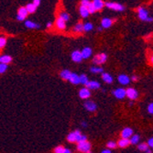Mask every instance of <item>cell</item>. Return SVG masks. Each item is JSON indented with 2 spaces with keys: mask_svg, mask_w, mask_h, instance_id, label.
<instances>
[{
  "mask_svg": "<svg viewBox=\"0 0 153 153\" xmlns=\"http://www.w3.org/2000/svg\"><path fill=\"white\" fill-rule=\"evenodd\" d=\"M71 74H72V72H71L69 70H63V71H61V73H60L61 77L63 80H69Z\"/></svg>",
  "mask_w": 153,
  "mask_h": 153,
  "instance_id": "cell-24",
  "label": "cell"
},
{
  "mask_svg": "<svg viewBox=\"0 0 153 153\" xmlns=\"http://www.w3.org/2000/svg\"><path fill=\"white\" fill-rule=\"evenodd\" d=\"M148 112L151 115H153V103H150L148 105Z\"/></svg>",
  "mask_w": 153,
  "mask_h": 153,
  "instance_id": "cell-41",
  "label": "cell"
},
{
  "mask_svg": "<svg viewBox=\"0 0 153 153\" xmlns=\"http://www.w3.org/2000/svg\"><path fill=\"white\" fill-rule=\"evenodd\" d=\"M93 29H94V26L90 22H87V23L83 24V31H91Z\"/></svg>",
  "mask_w": 153,
  "mask_h": 153,
  "instance_id": "cell-35",
  "label": "cell"
},
{
  "mask_svg": "<svg viewBox=\"0 0 153 153\" xmlns=\"http://www.w3.org/2000/svg\"><path fill=\"white\" fill-rule=\"evenodd\" d=\"M149 61H150V63H151V64L153 65V55H152V56L150 57V59H149Z\"/></svg>",
  "mask_w": 153,
  "mask_h": 153,
  "instance_id": "cell-49",
  "label": "cell"
},
{
  "mask_svg": "<svg viewBox=\"0 0 153 153\" xmlns=\"http://www.w3.org/2000/svg\"><path fill=\"white\" fill-rule=\"evenodd\" d=\"M102 79L106 83H113V77L107 72H103L102 73Z\"/></svg>",
  "mask_w": 153,
  "mask_h": 153,
  "instance_id": "cell-21",
  "label": "cell"
},
{
  "mask_svg": "<svg viewBox=\"0 0 153 153\" xmlns=\"http://www.w3.org/2000/svg\"><path fill=\"white\" fill-rule=\"evenodd\" d=\"M81 54H82V58H83V59H88V58L91 57V55H92V49H91V48H88V47H86V48H84V49L81 51Z\"/></svg>",
  "mask_w": 153,
  "mask_h": 153,
  "instance_id": "cell-17",
  "label": "cell"
},
{
  "mask_svg": "<svg viewBox=\"0 0 153 153\" xmlns=\"http://www.w3.org/2000/svg\"><path fill=\"white\" fill-rule=\"evenodd\" d=\"M138 77L137 75H133L132 77H131L130 80H132V81H138Z\"/></svg>",
  "mask_w": 153,
  "mask_h": 153,
  "instance_id": "cell-44",
  "label": "cell"
},
{
  "mask_svg": "<svg viewBox=\"0 0 153 153\" xmlns=\"http://www.w3.org/2000/svg\"><path fill=\"white\" fill-rule=\"evenodd\" d=\"M126 96H127L130 100H136L137 98L138 97V93L136 89L134 88H131V87H129V88H127L126 90Z\"/></svg>",
  "mask_w": 153,
  "mask_h": 153,
  "instance_id": "cell-5",
  "label": "cell"
},
{
  "mask_svg": "<svg viewBox=\"0 0 153 153\" xmlns=\"http://www.w3.org/2000/svg\"><path fill=\"white\" fill-rule=\"evenodd\" d=\"M67 140L70 142V143H74V142H76V139H75V135L73 132H71L68 134L67 136Z\"/></svg>",
  "mask_w": 153,
  "mask_h": 153,
  "instance_id": "cell-34",
  "label": "cell"
},
{
  "mask_svg": "<svg viewBox=\"0 0 153 153\" xmlns=\"http://www.w3.org/2000/svg\"><path fill=\"white\" fill-rule=\"evenodd\" d=\"M90 95H91V92L88 88H86V87L82 88L79 92V96L82 98V99H88Z\"/></svg>",
  "mask_w": 153,
  "mask_h": 153,
  "instance_id": "cell-11",
  "label": "cell"
},
{
  "mask_svg": "<svg viewBox=\"0 0 153 153\" xmlns=\"http://www.w3.org/2000/svg\"><path fill=\"white\" fill-rule=\"evenodd\" d=\"M88 153H94V152H92V151H89Z\"/></svg>",
  "mask_w": 153,
  "mask_h": 153,
  "instance_id": "cell-54",
  "label": "cell"
},
{
  "mask_svg": "<svg viewBox=\"0 0 153 153\" xmlns=\"http://www.w3.org/2000/svg\"><path fill=\"white\" fill-rule=\"evenodd\" d=\"M81 124H82V126H83V127H86V126H87V125H86V123H85V122H82V123H81Z\"/></svg>",
  "mask_w": 153,
  "mask_h": 153,
  "instance_id": "cell-50",
  "label": "cell"
},
{
  "mask_svg": "<svg viewBox=\"0 0 153 153\" xmlns=\"http://www.w3.org/2000/svg\"><path fill=\"white\" fill-rule=\"evenodd\" d=\"M113 25V20L111 18H105L102 19V28L103 29H108L110 28Z\"/></svg>",
  "mask_w": 153,
  "mask_h": 153,
  "instance_id": "cell-16",
  "label": "cell"
},
{
  "mask_svg": "<svg viewBox=\"0 0 153 153\" xmlns=\"http://www.w3.org/2000/svg\"><path fill=\"white\" fill-rule=\"evenodd\" d=\"M117 146L120 147V148H127L130 145V141L129 139H126V138H121L119 139L118 142H117Z\"/></svg>",
  "mask_w": 153,
  "mask_h": 153,
  "instance_id": "cell-20",
  "label": "cell"
},
{
  "mask_svg": "<svg viewBox=\"0 0 153 153\" xmlns=\"http://www.w3.org/2000/svg\"><path fill=\"white\" fill-rule=\"evenodd\" d=\"M90 3H91V1H89V0H83V1L81 2V6L87 7L90 5Z\"/></svg>",
  "mask_w": 153,
  "mask_h": 153,
  "instance_id": "cell-40",
  "label": "cell"
},
{
  "mask_svg": "<svg viewBox=\"0 0 153 153\" xmlns=\"http://www.w3.org/2000/svg\"><path fill=\"white\" fill-rule=\"evenodd\" d=\"M72 60L74 61V62H81L83 58H82V54H81V51L76 50L74 51H72Z\"/></svg>",
  "mask_w": 153,
  "mask_h": 153,
  "instance_id": "cell-10",
  "label": "cell"
},
{
  "mask_svg": "<svg viewBox=\"0 0 153 153\" xmlns=\"http://www.w3.org/2000/svg\"><path fill=\"white\" fill-rule=\"evenodd\" d=\"M95 11H100V10L104 7L105 6V3L102 1V0H94V1L92 2Z\"/></svg>",
  "mask_w": 153,
  "mask_h": 153,
  "instance_id": "cell-15",
  "label": "cell"
},
{
  "mask_svg": "<svg viewBox=\"0 0 153 153\" xmlns=\"http://www.w3.org/2000/svg\"><path fill=\"white\" fill-rule=\"evenodd\" d=\"M12 61V57L9 56V55H2L0 56V63L2 64H7V63H10Z\"/></svg>",
  "mask_w": 153,
  "mask_h": 153,
  "instance_id": "cell-22",
  "label": "cell"
},
{
  "mask_svg": "<svg viewBox=\"0 0 153 153\" xmlns=\"http://www.w3.org/2000/svg\"><path fill=\"white\" fill-rule=\"evenodd\" d=\"M25 26L28 28V29H40V26L35 22H33V21L31 20H26L25 21Z\"/></svg>",
  "mask_w": 153,
  "mask_h": 153,
  "instance_id": "cell-23",
  "label": "cell"
},
{
  "mask_svg": "<svg viewBox=\"0 0 153 153\" xmlns=\"http://www.w3.org/2000/svg\"><path fill=\"white\" fill-rule=\"evenodd\" d=\"M7 44V39L4 37H0V50H2Z\"/></svg>",
  "mask_w": 153,
  "mask_h": 153,
  "instance_id": "cell-36",
  "label": "cell"
},
{
  "mask_svg": "<svg viewBox=\"0 0 153 153\" xmlns=\"http://www.w3.org/2000/svg\"><path fill=\"white\" fill-rule=\"evenodd\" d=\"M80 83H82L83 85H86L87 83H89V79H88V77H87V76H86L85 74H82V75H80Z\"/></svg>",
  "mask_w": 153,
  "mask_h": 153,
  "instance_id": "cell-31",
  "label": "cell"
},
{
  "mask_svg": "<svg viewBox=\"0 0 153 153\" xmlns=\"http://www.w3.org/2000/svg\"><path fill=\"white\" fill-rule=\"evenodd\" d=\"M84 107L87 111H89V112H94L96 111V109H97V105L94 102V101H86L84 103Z\"/></svg>",
  "mask_w": 153,
  "mask_h": 153,
  "instance_id": "cell-7",
  "label": "cell"
},
{
  "mask_svg": "<svg viewBox=\"0 0 153 153\" xmlns=\"http://www.w3.org/2000/svg\"><path fill=\"white\" fill-rule=\"evenodd\" d=\"M91 148H92L91 143H90V142L87 141V140L79 142L78 145H77V149H78V151H80V152H82V153H88L89 151H91Z\"/></svg>",
  "mask_w": 153,
  "mask_h": 153,
  "instance_id": "cell-1",
  "label": "cell"
},
{
  "mask_svg": "<svg viewBox=\"0 0 153 153\" xmlns=\"http://www.w3.org/2000/svg\"><path fill=\"white\" fill-rule=\"evenodd\" d=\"M147 145L149 146V148L153 149V137H152V138H149Z\"/></svg>",
  "mask_w": 153,
  "mask_h": 153,
  "instance_id": "cell-42",
  "label": "cell"
},
{
  "mask_svg": "<svg viewBox=\"0 0 153 153\" xmlns=\"http://www.w3.org/2000/svg\"><path fill=\"white\" fill-rule=\"evenodd\" d=\"M51 26H52V23L51 22H48L47 23V28H51Z\"/></svg>",
  "mask_w": 153,
  "mask_h": 153,
  "instance_id": "cell-48",
  "label": "cell"
},
{
  "mask_svg": "<svg viewBox=\"0 0 153 153\" xmlns=\"http://www.w3.org/2000/svg\"><path fill=\"white\" fill-rule=\"evenodd\" d=\"M106 60H107V55L105 53H99L93 59V63L96 64V66H97V65H99V64L105 63L106 61Z\"/></svg>",
  "mask_w": 153,
  "mask_h": 153,
  "instance_id": "cell-3",
  "label": "cell"
},
{
  "mask_svg": "<svg viewBox=\"0 0 153 153\" xmlns=\"http://www.w3.org/2000/svg\"><path fill=\"white\" fill-rule=\"evenodd\" d=\"M105 6L110 9L116 10V11H124L125 10V7L123 5L116 3V2H105Z\"/></svg>",
  "mask_w": 153,
  "mask_h": 153,
  "instance_id": "cell-2",
  "label": "cell"
},
{
  "mask_svg": "<svg viewBox=\"0 0 153 153\" xmlns=\"http://www.w3.org/2000/svg\"><path fill=\"white\" fill-rule=\"evenodd\" d=\"M101 153H112V152H111V150H110V149H104Z\"/></svg>",
  "mask_w": 153,
  "mask_h": 153,
  "instance_id": "cell-45",
  "label": "cell"
},
{
  "mask_svg": "<svg viewBox=\"0 0 153 153\" xmlns=\"http://www.w3.org/2000/svg\"><path fill=\"white\" fill-rule=\"evenodd\" d=\"M117 80H118V82L120 83L123 84V85H127L129 83V82H130V78L128 77L127 75H126V74H120L118 76Z\"/></svg>",
  "mask_w": 153,
  "mask_h": 153,
  "instance_id": "cell-14",
  "label": "cell"
},
{
  "mask_svg": "<svg viewBox=\"0 0 153 153\" xmlns=\"http://www.w3.org/2000/svg\"><path fill=\"white\" fill-rule=\"evenodd\" d=\"M73 133H74V135H75V139H76V142H77V143H79V142H82V141L87 140L86 136L82 135V133H81L80 130H74Z\"/></svg>",
  "mask_w": 153,
  "mask_h": 153,
  "instance_id": "cell-12",
  "label": "cell"
},
{
  "mask_svg": "<svg viewBox=\"0 0 153 153\" xmlns=\"http://www.w3.org/2000/svg\"><path fill=\"white\" fill-rule=\"evenodd\" d=\"M139 139H140V137L137 134L133 135L132 137H131L129 138V141H130V144H132V145H137L138 144V142H139Z\"/></svg>",
  "mask_w": 153,
  "mask_h": 153,
  "instance_id": "cell-25",
  "label": "cell"
},
{
  "mask_svg": "<svg viewBox=\"0 0 153 153\" xmlns=\"http://www.w3.org/2000/svg\"><path fill=\"white\" fill-rule=\"evenodd\" d=\"M133 135H134V134H133V129L130 128V127H125V128L121 131V138H122L129 139Z\"/></svg>",
  "mask_w": 153,
  "mask_h": 153,
  "instance_id": "cell-8",
  "label": "cell"
},
{
  "mask_svg": "<svg viewBox=\"0 0 153 153\" xmlns=\"http://www.w3.org/2000/svg\"><path fill=\"white\" fill-rule=\"evenodd\" d=\"M59 18H61L62 20H64L65 22H66V21H68V20H70V15L67 12H64V11H62V12L60 13Z\"/></svg>",
  "mask_w": 153,
  "mask_h": 153,
  "instance_id": "cell-30",
  "label": "cell"
},
{
  "mask_svg": "<svg viewBox=\"0 0 153 153\" xmlns=\"http://www.w3.org/2000/svg\"><path fill=\"white\" fill-rule=\"evenodd\" d=\"M106 147L108 148V149H114L117 147V144H116V142L115 141H108L107 142V144H106Z\"/></svg>",
  "mask_w": 153,
  "mask_h": 153,
  "instance_id": "cell-33",
  "label": "cell"
},
{
  "mask_svg": "<svg viewBox=\"0 0 153 153\" xmlns=\"http://www.w3.org/2000/svg\"><path fill=\"white\" fill-rule=\"evenodd\" d=\"M29 15L26 7H20L18 10V15H17V19L18 21H23Z\"/></svg>",
  "mask_w": 153,
  "mask_h": 153,
  "instance_id": "cell-4",
  "label": "cell"
},
{
  "mask_svg": "<svg viewBox=\"0 0 153 153\" xmlns=\"http://www.w3.org/2000/svg\"><path fill=\"white\" fill-rule=\"evenodd\" d=\"M147 21H149V22H152V21H153V18L149 17V18H148V19H147Z\"/></svg>",
  "mask_w": 153,
  "mask_h": 153,
  "instance_id": "cell-47",
  "label": "cell"
},
{
  "mask_svg": "<svg viewBox=\"0 0 153 153\" xmlns=\"http://www.w3.org/2000/svg\"><path fill=\"white\" fill-rule=\"evenodd\" d=\"M73 31L74 32H77V33H81L82 31H83V24L79 22L75 25V27L73 28Z\"/></svg>",
  "mask_w": 153,
  "mask_h": 153,
  "instance_id": "cell-28",
  "label": "cell"
},
{
  "mask_svg": "<svg viewBox=\"0 0 153 153\" xmlns=\"http://www.w3.org/2000/svg\"><path fill=\"white\" fill-rule=\"evenodd\" d=\"M138 18L142 21H147L149 18V12L143 7H138Z\"/></svg>",
  "mask_w": 153,
  "mask_h": 153,
  "instance_id": "cell-6",
  "label": "cell"
},
{
  "mask_svg": "<svg viewBox=\"0 0 153 153\" xmlns=\"http://www.w3.org/2000/svg\"><path fill=\"white\" fill-rule=\"evenodd\" d=\"M69 81L72 83V84H79L80 83V76L76 73H72L71 74Z\"/></svg>",
  "mask_w": 153,
  "mask_h": 153,
  "instance_id": "cell-18",
  "label": "cell"
},
{
  "mask_svg": "<svg viewBox=\"0 0 153 153\" xmlns=\"http://www.w3.org/2000/svg\"><path fill=\"white\" fill-rule=\"evenodd\" d=\"M90 71L93 72V73H103L104 70L102 67H99V66H93L90 68Z\"/></svg>",
  "mask_w": 153,
  "mask_h": 153,
  "instance_id": "cell-29",
  "label": "cell"
},
{
  "mask_svg": "<svg viewBox=\"0 0 153 153\" xmlns=\"http://www.w3.org/2000/svg\"><path fill=\"white\" fill-rule=\"evenodd\" d=\"M26 9H27V11H28V13L29 14H32V13H35V11H36V9H37V7L32 4V3H29V4H28L27 6H26Z\"/></svg>",
  "mask_w": 153,
  "mask_h": 153,
  "instance_id": "cell-27",
  "label": "cell"
},
{
  "mask_svg": "<svg viewBox=\"0 0 153 153\" xmlns=\"http://www.w3.org/2000/svg\"><path fill=\"white\" fill-rule=\"evenodd\" d=\"M63 153H72V151L69 149H65L64 151H63Z\"/></svg>",
  "mask_w": 153,
  "mask_h": 153,
  "instance_id": "cell-46",
  "label": "cell"
},
{
  "mask_svg": "<svg viewBox=\"0 0 153 153\" xmlns=\"http://www.w3.org/2000/svg\"><path fill=\"white\" fill-rule=\"evenodd\" d=\"M56 27L58 29H61V30H63L66 28V22H65L64 20H62L61 18H58L56 19Z\"/></svg>",
  "mask_w": 153,
  "mask_h": 153,
  "instance_id": "cell-19",
  "label": "cell"
},
{
  "mask_svg": "<svg viewBox=\"0 0 153 153\" xmlns=\"http://www.w3.org/2000/svg\"><path fill=\"white\" fill-rule=\"evenodd\" d=\"M7 69V65L0 63V73H4Z\"/></svg>",
  "mask_w": 153,
  "mask_h": 153,
  "instance_id": "cell-38",
  "label": "cell"
},
{
  "mask_svg": "<svg viewBox=\"0 0 153 153\" xmlns=\"http://www.w3.org/2000/svg\"><path fill=\"white\" fill-rule=\"evenodd\" d=\"M86 88H88L89 90L92 89V90H95V89H98V88H100V83L99 82H97V81H89V83H87L86 85Z\"/></svg>",
  "mask_w": 153,
  "mask_h": 153,
  "instance_id": "cell-13",
  "label": "cell"
},
{
  "mask_svg": "<svg viewBox=\"0 0 153 153\" xmlns=\"http://www.w3.org/2000/svg\"><path fill=\"white\" fill-rule=\"evenodd\" d=\"M80 14L83 18H87L89 16V11H88V8L85 7H80Z\"/></svg>",
  "mask_w": 153,
  "mask_h": 153,
  "instance_id": "cell-26",
  "label": "cell"
},
{
  "mask_svg": "<svg viewBox=\"0 0 153 153\" xmlns=\"http://www.w3.org/2000/svg\"><path fill=\"white\" fill-rule=\"evenodd\" d=\"M146 153H152V151H151V149H149L146 151Z\"/></svg>",
  "mask_w": 153,
  "mask_h": 153,
  "instance_id": "cell-51",
  "label": "cell"
},
{
  "mask_svg": "<svg viewBox=\"0 0 153 153\" xmlns=\"http://www.w3.org/2000/svg\"><path fill=\"white\" fill-rule=\"evenodd\" d=\"M138 150H140V151L146 152L149 148V146L147 145V143H141V144H139V145L138 146Z\"/></svg>",
  "mask_w": 153,
  "mask_h": 153,
  "instance_id": "cell-32",
  "label": "cell"
},
{
  "mask_svg": "<svg viewBox=\"0 0 153 153\" xmlns=\"http://www.w3.org/2000/svg\"><path fill=\"white\" fill-rule=\"evenodd\" d=\"M102 29H103L102 27H99V28H98V30H99V31H102Z\"/></svg>",
  "mask_w": 153,
  "mask_h": 153,
  "instance_id": "cell-52",
  "label": "cell"
},
{
  "mask_svg": "<svg viewBox=\"0 0 153 153\" xmlns=\"http://www.w3.org/2000/svg\"><path fill=\"white\" fill-rule=\"evenodd\" d=\"M113 94L117 99H123L126 97V90L124 88H117L113 91Z\"/></svg>",
  "mask_w": 153,
  "mask_h": 153,
  "instance_id": "cell-9",
  "label": "cell"
},
{
  "mask_svg": "<svg viewBox=\"0 0 153 153\" xmlns=\"http://www.w3.org/2000/svg\"><path fill=\"white\" fill-rule=\"evenodd\" d=\"M133 104H134L133 102H130V103H129V105H130V106H132V105H133Z\"/></svg>",
  "mask_w": 153,
  "mask_h": 153,
  "instance_id": "cell-53",
  "label": "cell"
},
{
  "mask_svg": "<svg viewBox=\"0 0 153 153\" xmlns=\"http://www.w3.org/2000/svg\"><path fill=\"white\" fill-rule=\"evenodd\" d=\"M32 4H33L36 7H38L40 6V0H34V1L32 2Z\"/></svg>",
  "mask_w": 153,
  "mask_h": 153,
  "instance_id": "cell-43",
  "label": "cell"
},
{
  "mask_svg": "<svg viewBox=\"0 0 153 153\" xmlns=\"http://www.w3.org/2000/svg\"><path fill=\"white\" fill-rule=\"evenodd\" d=\"M87 8H88L89 14H94V13L95 12V9H94V6H93L92 2L90 3V5H89L88 7H87Z\"/></svg>",
  "mask_w": 153,
  "mask_h": 153,
  "instance_id": "cell-39",
  "label": "cell"
},
{
  "mask_svg": "<svg viewBox=\"0 0 153 153\" xmlns=\"http://www.w3.org/2000/svg\"><path fill=\"white\" fill-rule=\"evenodd\" d=\"M64 149H65L64 147H62V146H58V147H56L55 149H54L53 152H54V153H63Z\"/></svg>",
  "mask_w": 153,
  "mask_h": 153,
  "instance_id": "cell-37",
  "label": "cell"
}]
</instances>
